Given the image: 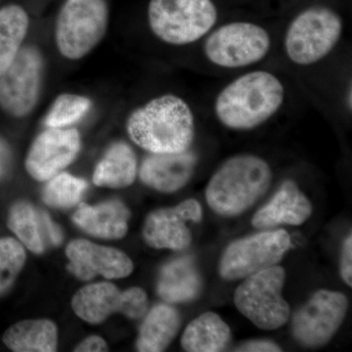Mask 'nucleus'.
I'll return each mask as SVG.
<instances>
[{
	"label": "nucleus",
	"instance_id": "f257e3e1",
	"mask_svg": "<svg viewBox=\"0 0 352 352\" xmlns=\"http://www.w3.org/2000/svg\"><path fill=\"white\" fill-rule=\"evenodd\" d=\"M126 131L132 142L150 154L185 152L195 138V116L182 97L160 95L129 115Z\"/></svg>",
	"mask_w": 352,
	"mask_h": 352
},
{
	"label": "nucleus",
	"instance_id": "f03ea898",
	"mask_svg": "<svg viewBox=\"0 0 352 352\" xmlns=\"http://www.w3.org/2000/svg\"><path fill=\"white\" fill-rule=\"evenodd\" d=\"M286 90L277 76L264 69L238 76L220 90L214 110L232 131H251L274 117L284 105Z\"/></svg>",
	"mask_w": 352,
	"mask_h": 352
},
{
	"label": "nucleus",
	"instance_id": "7ed1b4c3",
	"mask_svg": "<svg viewBox=\"0 0 352 352\" xmlns=\"http://www.w3.org/2000/svg\"><path fill=\"white\" fill-rule=\"evenodd\" d=\"M272 170L263 157L236 155L220 166L206 189L210 208L222 217H236L249 210L267 192Z\"/></svg>",
	"mask_w": 352,
	"mask_h": 352
},
{
	"label": "nucleus",
	"instance_id": "20e7f679",
	"mask_svg": "<svg viewBox=\"0 0 352 352\" xmlns=\"http://www.w3.org/2000/svg\"><path fill=\"white\" fill-rule=\"evenodd\" d=\"M219 18L212 0H150L147 20L160 41L184 46L200 41L214 29Z\"/></svg>",
	"mask_w": 352,
	"mask_h": 352
},
{
	"label": "nucleus",
	"instance_id": "39448f33",
	"mask_svg": "<svg viewBox=\"0 0 352 352\" xmlns=\"http://www.w3.org/2000/svg\"><path fill=\"white\" fill-rule=\"evenodd\" d=\"M342 32L344 22L339 13L329 7H310L289 23L285 32V53L298 66L318 63L335 50Z\"/></svg>",
	"mask_w": 352,
	"mask_h": 352
},
{
	"label": "nucleus",
	"instance_id": "423d86ee",
	"mask_svg": "<svg viewBox=\"0 0 352 352\" xmlns=\"http://www.w3.org/2000/svg\"><path fill=\"white\" fill-rule=\"evenodd\" d=\"M109 19L107 0H65L55 23L60 54L73 61L87 56L105 36Z\"/></svg>",
	"mask_w": 352,
	"mask_h": 352
},
{
	"label": "nucleus",
	"instance_id": "0eeeda50",
	"mask_svg": "<svg viewBox=\"0 0 352 352\" xmlns=\"http://www.w3.org/2000/svg\"><path fill=\"white\" fill-rule=\"evenodd\" d=\"M285 281L286 272L278 264L244 278L234 294L236 307L261 330L282 327L291 314L282 295Z\"/></svg>",
	"mask_w": 352,
	"mask_h": 352
},
{
	"label": "nucleus",
	"instance_id": "6e6552de",
	"mask_svg": "<svg viewBox=\"0 0 352 352\" xmlns=\"http://www.w3.org/2000/svg\"><path fill=\"white\" fill-rule=\"evenodd\" d=\"M271 50L270 32L247 21L227 23L212 29L204 43L208 61L222 69L245 68L258 64Z\"/></svg>",
	"mask_w": 352,
	"mask_h": 352
},
{
	"label": "nucleus",
	"instance_id": "1a4fd4ad",
	"mask_svg": "<svg viewBox=\"0 0 352 352\" xmlns=\"http://www.w3.org/2000/svg\"><path fill=\"white\" fill-rule=\"evenodd\" d=\"M291 247V238L283 229L264 231L235 241L220 258V276L235 281L277 265Z\"/></svg>",
	"mask_w": 352,
	"mask_h": 352
},
{
	"label": "nucleus",
	"instance_id": "9d476101",
	"mask_svg": "<svg viewBox=\"0 0 352 352\" xmlns=\"http://www.w3.org/2000/svg\"><path fill=\"white\" fill-rule=\"evenodd\" d=\"M43 72L41 51L34 46H22L0 75V108L15 118L31 113L41 96Z\"/></svg>",
	"mask_w": 352,
	"mask_h": 352
},
{
	"label": "nucleus",
	"instance_id": "9b49d317",
	"mask_svg": "<svg viewBox=\"0 0 352 352\" xmlns=\"http://www.w3.org/2000/svg\"><path fill=\"white\" fill-rule=\"evenodd\" d=\"M349 300L340 292L320 289L302 305L292 320V333L303 346L328 344L346 318Z\"/></svg>",
	"mask_w": 352,
	"mask_h": 352
},
{
	"label": "nucleus",
	"instance_id": "f8f14e48",
	"mask_svg": "<svg viewBox=\"0 0 352 352\" xmlns=\"http://www.w3.org/2000/svg\"><path fill=\"white\" fill-rule=\"evenodd\" d=\"M72 307L83 321L96 325L113 314H122L131 319L145 316L148 298L138 287L120 291L116 285L100 282L80 289L72 300Z\"/></svg>",
	"mask_w": 352,
	"mask_h": 352
},
{
	"label": "nucleus",
	"instance_id": "ddd939ff",
	"mask_svg": "<svg viewBox=\"0 0 352 352\" xmlns=\"http://www.w3.org/2000/svg\"><path fill=\"white\" fill-rule=\"evenodd\" d=\"M80 132L68 127H48L31 146L25 170L34 179L47 182L75 161L80 151Z\"/></svg>",
	"mask_w": 352,
	"mask_h": 352
},
{
	"label": "nucleus",
	"instance_id": "4468645a",
	"mask_svg": "<svg viewBox=\"0 0 352 352\" xmlns=\"http://www.w3.org/2000/svg\"><path fill=\"white\" fill-rule=\"evenodd\" d=\"M203 210L195 199L183 201L173 208H160L148 215L143 238L154 249L182 251L192 240L187 221L200 222Z\"/></svg>",
	"mask_w": 352,
	"mask_h": 352
},
{
	"label": "nucleus",
	"instance_id": "2eb2a0df",
	"mask_svg": "<svg viewBox=\"0 0 352 352\" xmlns=\"http://www.w3.org/2000/svg\"><path fill=\"white\" fill-rule=\"evenodd\" d=\"M69 270L78 279L89 281L101 275L106 279H120L131 274L133 263L124 252L94 244L90 241H72L66 248Z\"/></svg>",
	"mask_w": 352,
	"mask_h": 352
},
{
	"label": "nucleus",
	"instance_id": "dca6fc26",
	"mask_svg": "<svg viewBox=\"0 0 352 352\" xmlns=\"http://www.w3.org/2000/svg\"><path fill=\"white\" fill-rule=\"evenodd\" d=\"M197 162V155L190 150L170 154H150L141 164L139 176L147 186L163 193H173L190 182Z\"/></svg>",
	"mask_w": 352,
	"mask_h": 352
},
{
	"label": "nucleus",
	"instance_id": "f3484780",
	"mask_svg": "<svg viewBox=\"0 0 352 352\" xmlns=\"http://www.w3.org/2000/svg\"><path fill=\"white\" fill-rule=\"evenodd\" d=\"M7 226L21 244L36 254H43L48 245H59L63 241L61 228L50 215L25 201H19L10 208Z\"/></svg>",
	"mask_w": 352,
	"mask_h": 352
},
{
	"label": "nucleus",
	"instance_id": "a211bd4d",
	"mask_svg": "<svg viewBox=\"0 0 352 352\" xmlns=\"http://www.w3.org/2000/svg\"><path fill=\"white\" fill-rule=\"evenodd\" d=\"M312 214L309 199L292 180H286L272 199L252 217L256 229L279 226H302Z\"/></svg>",
	"mask_w": 352,
	"mask_h": 352
},
{
	"label": "nucleus",
	"instance_id": "6ab92c4d",
	"mask_svg": "<svg viewBox=\"0 0 352 352\" xmlns=\"http://www.w3.org/2000/svg\"><path fill=\"white\" fill-rule=\"evenodd\" d=\"M131 212L119 200L105 201L97 206L80 204L73 215L76 226L85 232L102 239H122L129 230Z\"/></svg>",
	"mask_w": 352,
	"mask_h": 352
},
{
	"label": "nucleus",
	"instance_id": "aec40b11",
	"mask_svg": "<svg viewBox=\"0 0 352 352\" xmlns=\"http://www.w3.org/2000/svg\"><path fill=\"white\" fill-rule=\"evenodd\" d=\"M203 281L193 259H173L162 268L157 279V295L166 303L192 302L200 296Z\"/></svg>",
	"mask_w": 352,
	"mask_h": 352
},
{
	"label": "nucleus",
	"instance_id": "412c9836",
	"mask_svg": "<svg viewBox=\"0 0 352 352\" xmlns=\"http://www.w3.org/2000/svg\"><path fill=\"white\" fill-rule=\"evenodd\" d=\"M180 325L182 319L175 307L170 303L157 305L145 316L136 349L141 352L164 351L179 332Z\"/></svg>",
	"mask_w": 352,
	"mask_h": 352
},
{
	"label": "nucleus",
	"instance_id": "4be33fe9",
	"mask_svg": "<svg viewBox=\"0 0 352 352\" xmlns=\"http://www.w3.org/2000/svg\"><path fill=\"white\" fill-rule=\"evenodd\" d=\"M232 340L231 330L214 312H205L185 329L182 346L188 352H219L228 349Z\"/></svg>",
	"mask_w": 352,
	"mask_h": 352
},
{
	"label": "nucleus",
	"instance_id": "5701e85b",
	"mask_svg": "<svg viewBox=\"0 0 352 352\" xmlns=\"http://www.w3.org/2000/svg\"><path fill=\"white\" fill-rule=\"evenodd\" d=\"M135 153L126 142L113 143L95 168L94 183L99 187L119 189L131 186L138 176Z\"/></svg>",
	"mask_w": 352,
	"mask_h": 352
},
{
	"label": "nucleus",
	"instance_id": "b1692460",
	"mask_svg": "<svg viewBox=\"0 0 352 352\" xmlns=\"http://www.w3.org/2000/svg\"><path fill=\"white\" fill-rule=\"evenodd\" d=\"M4 344L15 352L57 351L58 329L47 319L25 320L11 326L2 338Z\"/></svg>",
	"mask_w": 352,
	"mask_h": 352
},
{
	"label": "nucleus",
	"instance_id": "393cba45",
	"mask_svg": "<svg viewBox=\"0 0 352 352\" xmlns=\"http://www.w3.org/2000/svg\"><path fill=\"white\" fill-rule=\"evenodd\" d=\"M30 27L27 11L18 4L0 8V75L22 48Z\"/></svg>",
	"mask_w": 352,
	"mask_h": 352
},
{
	"label": "nucleus",
	"instance_id": "a878e982",
	"mask_svg": "<svg viewBox=\"0 0 352 352\" xmlns=\"http://www.w3.org/2000/svg\"><path fill=\"white\" fill-rule=\"evenodd\" d=\"M47 182L43 190V201L55 208H69L78 205L87 189L85 180L63 171Z\"/></svg>",
	"mask_w": 352,
	"mask_h": 352
},
{
	"label": "nucleus",
	"instance_id": "bb28decb",
	"mask_svg": "<svg viewBox=\"0 0 352 352\" xmlns=\"http://www.w3.org/2000/svg\"><path fill=\"white\" fill-rule=\"evenodd\" d=\"M91 101L82 95H59L46 115L44 124L47 127H68L80 122L90 108Z\"/></svg>",
	"mask_w": 352,
	"mask_h": 352
},
{
	"label": "nucleus",
	"instance_id": "cd10ccee",
	"mask_svg": "<svg viewBox=\"0 0 352 352\" xmlns=\"http://www.w3.org/2000/svg\"><path fill=\"white\" fill-rule=\"evenodd\" d=\"M25 259L24 245L20 242L13 238L0 239V296L6 294L15 283Z\"/></svg>",
	"mask_w": 352,
	"mask_h": 352
},
{
	"label": "nucleus",
	"instance_id": "c85d7f7f",
	"mask_svg": "<svg viewBox=\"0 0 352 352\" xmlns=\"http://www.w3.org/2000/svg\"><path fill=\"white\" fill-rule=\"evenodd\" d=\"M340 275L346 284L351 287L352 285V236L351 233L347 236L344 242L340 258Z\"/></svg>",
	"mask_w": 352,
	"mask_h": 352
},
{
	"label": "nucleus",
	"instance_id": "c756f323",
	"mask_svg": "<svg viewBox=\"0 0 352 352\" xmlns=\"http://www.w3.org/2000/svg\"><path fill=\"white\" fill-rule=\"evenodd\" d=\"M109 346L107 342L104 339L98 336H91L87 339L83 340L82 342L76 346L75 351L76 352H98V351H108Z\"/></svg>",
	"mask_w": 352,
	"mask_h": 352
},
{
	"label": "nucleus",
	"instance_id": "7c9ffc66",
	"mask_svg": "<svg viewBox=\"0 0 352 352\" xmlns=\"http://www.w3.org/2000/svg\"><path fill=\"white\" fill-rule=\"evenodd\" d=\"M237 351L247 352H276L282 351L280 346L271 340H252V342H245L242 346L236 349Z\"/></svg>",
	"mask_w": 352,
	"mask_h": 352
},
{
	"label": "nucleus",
	"instance_id": "2f4dec72",
	"mask_svg": "<svg viewBox=\"0 0 352 352\" xmlns=\"http://www.w3.org/2000/svg\"><path fill=\"white\" fill-rule=\"evenodd\" d=\"M10 163V150L8 145L0 138V177L6 173Z\"/></svg>",
	"mask_w": 352,
	"mask_h": 352
}]
</instances>
